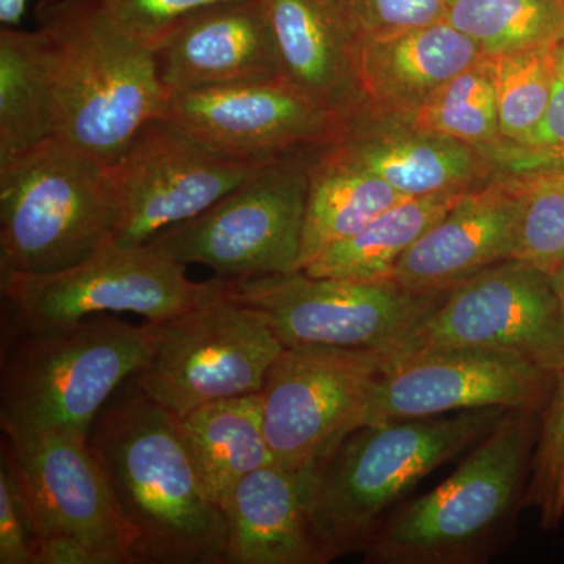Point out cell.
Wrapping results in <instances>:
<instances>
[{
	"label": "cell",
	"instance_id": "obj_11",
	"mask_svg": "<svg viewBox=\"0 0 564 564\" xmlns=\"http://www.w3.org/2000/svg\"><path fill=\"white\" fill-rule=\"evenodd\" d=\"M0 451L31 518L33 564H129L113 496L88 436L2 433Z\"/></svg>",
	"mask_w": 564,
	"mask_h": 564
},
{
	"label": "cell",
	"instance_id": "obj_18",
	"mask_svg": "<svg viewBox=\"0 0 564 564\" xmlns=\"http://www.w3.org/2000/svg\"><path fill=\"white\" fill-rule=\"evenodd\" d=\"M166 93L282 77L261 0H226L182 21L154 51Z\"/></svg>",
	"mask_w": 564,
	"mask_h": 564
},
{
	"label": "cell",
	"instance_id": "obj_22",
	"mask_svg": "<svg viewBox=\"0 0 564 564\" xmlns=\"http://www.w3.org/2000/svg\"><path fill=\"white\" fill-rule=\"evenodd\" d=\"M226 564H323L304 500L303 470L270 464L223 500Z\"/></svg>",
	"mask_w": 564,
	"mask_h": 564
},
{
	"label": "cell",
	"instance_id": "obj_2",
	"mask_svg": "<svg viewBox=\"0 0 564 564\" xmlns=\"http://www.w3.org/2000/svg\"><path fill=\"white\" fill-rule=\"evenodd\" d=\"M508 411L481 408L370 423L304 469V500L323 564L361 552L393 503L480 444Z\"/></svg>",
	"mask_w": 564,
	"mask_h": 564
},
{
	"label": "cell",
	"instance_id": "obj_27",
	"mask_svg": "<svg viewBox=\"0 0 564 564\" xmlns=\"http://www.w3.org/2000/svg\"><path fill=\"white\" fill-rule=\"evenodd\" d=\"M445 21L486 55L547 46L564 36V0H447Z\"/></svg>",
	"mask_w": 564,
	"mask_h": 564
},
{
	"label": "cell",
	"instance_id": "obj_23",
	"mask_svg": "<svg viewBox=\"0 0 564 564\" xmlns=\"http://www.w3.org/2000/svg\"><path fill=\"white\" fill-rule=\"evenodd\" d=\"M204 488L218 505L245 475L278 464L263 430L262 392L174 414Z\"/></svg>",
	"mask_w": 564,
	"mask_h": 564
},
{
	"label": "cell",
	"instance_id": "obj_25",
	"mask_svg": "<svg viewBox=\"0 0 564 564\" xmlns=\"http://www.w3.org/2000/svg\"><path fill=\"white\" fill-rule=\"evenodd\" d=\"M55 137L50 51L43 33L0 31V162Z\"/></svg>",
	"mask_w": 564,
	"mask_h": 564
},
{
	"label": "cell",
	"instance_id": "obj_33",
	"mask_svg": "<svg viewBox=\"0 0 564 564\" xmlns=\"http://www.w3.org/2000/svg\"><path fill=\"white\" fill-rule=\"evenodd\" d=\"M497 165L507 173L564 169V80L555 79L551 106L529 143L503 152Z\"/></svg>",
	"mask_w": 564,
	"mask_h": 564
},
{
	"label": "cell",
	"instance_id": "obj_4",
	"mask_svg": "<svg viewBox=\"0 0 564 564\" xmlns=\"http://www.w3.org/2000/svg\"><path fill=\"white\" fill-rule=\"evenodd\" d=\"M148 322L99 314L54 328H7L0 348V429L14 436L90 434L111 397L147 361Z\"/></svg>",
	"mask_w": 564,
	"mask_h": 564
},
{
	"label": "cell",
	"instance_id": "obj_10",
	"mask_svg": "<svg viewBox=\"0 0 564 564\" xmlns=\"http://www.w3.org/2000/svg\"><path fill=\"white\" fill-rule=\"evenodd\" d=\"M300 154L306 152L263 163L220 202L148 245L182 265L209 267L220 280L299 272L314 158Z\"/></svg>",
	"mask_w": 564,
	"mask_h": 564
},
{
	"label": "cell",
	"instance_id": "obj_17",
	"mask_svg": "<svg viewBox=\"0 0 564 564\" xmlns=\"http://www.w3.org/2000/svg\"><path fill=\"white\" fill-rule=\"evenodd\" d=\"M282 77L350 124L367 109L359 50L362 32L350 0H261Z\"/></svg>",
	"mask_w": 564,
	"mask_h": 564
},
{
	"label": "cell",
	"instance_id": "obj_13",
	"mask_svg": "<svg viewBox=\"0 0 564 564\" xmlns=\"http://www.w3.org/2000/svg\"><path fill=\"white\" fill-rule=\"evenodd\" d=\"M555 375L497 348H414L399 352L375 384L362 426L481 408L540 413Z\"/></svg>",
	"mask_w": 564,
	"mask_h": 564
},
{
	"label": "cell",
	"instance_id": "obj_34",
	"mask_svg": "<svg viewBox=\"0 0 564 564\" xmlns=\"http://www.w3.org/2000/svg\"><path fill=\"white\" fill-rule=\"evenodd\" d=\"M362 36L388 35L445 21L447 0H350Z\"/></svg>",
	"mask_w": 564,
	"mask_h": 564
},
{
	"label": "cell",
	"instance_id": "obj_20",
	"mask_svg": "<svg viewBox=\"0 0 564 564\" xmlns=\"http://www.w3.org/2000/svg\"><path fill=\"white\" fill-rule=\"evenodd\" d=\"M518 202L499 172L464 193L397 263L389 280L408 291H452L497 263L514 258Z\"/></svg>",
	"mask_w": 564,
	"mask_h": 564
},
{
	"label": "cell",
	"instance_id": "obj_7",
	"mask_svg": "<svg viewBox=\"0 0 564 564\" xmlns=\"http://www.w3.org/2000/svg\"><path fill=\"white\" fill-rule=\"evenodd\" d=\"M220 282L223 295L269 315L284 347L343 350H411L451 292L408 291L392 280L314 278L303 270Z\"/></svg>",
	"mask_w": 564,
	"mask_h": 564
},
{
	"label": "cell",
	"instance_id": "obj_38",
	"mask_svg": "<svg viewBox=\"0 0 564 564\" xmlns=\"http://www.w3.org/2000/svg\"><path fill=\"white\" fill-rule=\"evenodd\" d=\"M551 55L555 79L564 80V36L551 44Z\"/></svg>",
	"mask_w": 564,
	"mask_h": 564
},
{
	"label": "cell",
	"instance_id": "obj_1",
	"mask_svg": "<svg viewBox=\"0 0 564 564\" xmlns=\"http://www.w3.org/2000/svg\"><path fill=\"white\" fill-rule=\"evenodd\" d=\"M88 441L113 496L129 564H226L225 514L204 488L172 411L126 381Z\"/></svg>",
	"mask_w": 564,
	"mask_h": 564
},
{
	"label": "cell",
	"instance_id": "obj_12",
	"mask_svg": "<svg viewBox=\"0 0 564 564\" xmlns=\"http://www.w3.org/2000/svg\"><path fill=\"white\" fill-rule=\"evenodd\" d=\"M399 352L285 347L262 389L276 463L307 469L361 429L375 384Z\"/></svg>",
	"mask_w": 564,
	"mask_h": 564
},
{
	"label": "cell",
	"instance_id": "obj_15",
	"mask_svg": "<svg viewBox=\"0 0 564 564\" xmlns=\"http://www.w3.org/2000/svg\"><path fill=\"white\" fill-rule=\"evenodd\" d=\"M263 163L225 158L169 122H148L118 161L107 166L120 209L115 242H150L159 232L209 209Z\"/></svg>",
	"mask_w": 564,
	"mask_h": 564
},
{
	"label": "cell",
	"instance_id": "obj_19",
	"mask_svg": "<svg viewBox=\"0 0 564 564\" xmlns=\"http://www.w3.org/2000/svg\"><path fill=\"white\" fill-rule=\"evenodd\" d=\"M332 148L408 198L474 191L500 172L492 155L473 144L369 109Z\"/></svg>",
	"mask_w": 564,
	"mask_h": 564
},
{
	"label": "cell",
	"instance_id": "obj_21",
	"mask_svg": "<svg viewBox=\"0 0 564 564\" xmlns=\"http://www.w3.org/2000/svg\"><path fill=\"white\" fill-rule=\"evenodd\" d=\"M484 55L474 40L447 21L413 31L362 36L359 76L367 109L410 117L445 82Z\"/></svg>",
	"mask_w": 564,
	"mask_h": 564
},
{
	"label": "cell",
	"instance_id": "obj_26",
	"mask_svg": "<svg viewBox=\"0 0 564 564\" xmlns=\"http://www.w3.org/2000/svg\"><path fill=\"white\" fill-rule=\"evenodd\" d=\"M464 193L419 196L395 204L358 232L323 250L303 272L336 280H389L404 252L440 221Z\"/></svg>",
	"mask_w": 564,
	"mask_h": 564
},
{
	"label": "cell",
	"instance_id": "obj_24",
	"mask_svg": "<svg viewBox=\"0 0 564 564\" xmlns=\"http://www.w3.org/2000/svg\"><path fill=\"white\" fill-rule=\"evenodd\" d=\"M406 199L410 198L381 177L344 161L332 147L323 148L310 165L300 270L306 269L326 248Z\"/></svg>",
	"mask_w": 564,
	"mask_h": 564
},
{
	"label": "cell",
	"instance_id": "obj_28",
	"mask_svg": "<svg viewBox=\"0 0 564 564\" xmlns=\"http://www.w3.org/2000/svg\"><path fill=\"white\" fill-rule=\"evenodd\" d=\"M402 120L422 131L441 133L473 144L494 158L502 140L497 115L492 55L485 54L469 68L456 74L454 79L445 82L414 113Z\"/></svg>",
	"mask_w": 564,
	"mask_h": 564
},
{
	"label": "cell",
	"instance_id": "obj_14",
	"mask_svg": "<svg viewBox=\"0 0 564 564\" xmlns=\"http://www.w3.org/2000/svg\"><path fill=\"white\" fill-rule=\"evenodd\" d=\"M159 120L225 158L261 163L323 150L347 131L284 77L169 93Z\"/></svg>",
	"mask_w": 564,
	"mask_h": 564
},
{
	"label": "cell",
	"instance_id": "obj_31",
	"mask_svg": "<svg viewBox=\"0 0 564 564\" xmlns=\"http://www.w3.org/2000/svg\"><path fill=\"white\" fill-rule=\"evenodd\" d=\"M541 413L524 505L536 508L541 529L554 530L564 518V370Z\"/></svg>",
	"mask_w": 564,
	"mask_h": 564
},
{
	"label": "cell",
	"instance_id": "obj_30",
	"mask_svg": "<svg viewBox=\"0 0 564 564\" xmlns=\"http://www.w3.org/2000/svg\"><path fill=\"white\" fill-rule=\"evenodd\" d=\"M502 173L518 202L513 259L549 273L564 256V169Z\"/></svg>",
	"mask_w": 564,
	"mask_h": 564
},
{
	"label": "cell",
	"instance_id": "obj_35",
	"mask_svg": "<svg viewBox=\"0 0 564 564\" xmlns=\"http://www.w3.org/2000/svg\"><path fill=\"white\" fill-rule=\"evenodd\" d=\"M0 564H33L28 508L10 470L0 463Z\"/></svg>",
	"mask_w": 564,
	"mask_h": 564
},
{
	"label": "cell",
	"instance_id": "obj_32",
	"mask_svg": "<svg viewBox=\"0 0 564 564\" xmlns=\"http://www.w3.org/2000/svg\"><path fill=\"white\" fill-rule=\"evenodd\" d=\"M126 35L154 52L182 21L226 0H99Z\"/></svg>",
	"mask_w": 564,
	"mask_h": 564
},
{
	"label": "cell",
	"instance_id": "obj_8",
	"mask_svg": "<svg viewBox=\"0 0 564 564\" xmlns=\"http://www.w3.org/2000/svg\"><path fill=\"white\" fill-rule=\"evenodd\" d=\"M2 326L54 328L99 314L133 313L161 322L217 299L220 280L195 282L185 265L151 245L110 242L51 273H0Z\"/></svg>",
	"mask_w": 564,
	"mask_h": 564
},
{
	"label": "cell",
	"instance_id": "obj_9",
	"mask_svg": "<svg viewBox=\"0 0 564 564\" xmlns=\"http://www.w3.org/2000/svg\"><path fill=\"white\" fill-rule=\"evenodd\" d=\"M148 326L150 352L131 383L176 415L262 392L285 348L269 315L223 291L217 299Z\"/></svg>",
	"mask_w": 564,
	"mask_h": 564
},
{
	"label": "cell",
	"instance_id": "obj_3",
	"mask_svg": "<svg viewBox=\"0 0 564 564\" xmlns=\"http://www.w3.org/2000/svg\"><path fill=\"white\" fill-rule=\"evenodd\" d=\"M36 29L50 51L55 139L111 165L166 95L154 52L115 25L99 0H41Z\"/></svg>",
	"mask_w": 564,
	"mask_h": 564
},
{
	"label": "cell",
	"instance_id": "obj_37",
	"mask_svg": "<svg viewBox=\"0 0 564 564\" xmlns=\"http://www.w3.org/2000/svg\"><path fill=\"white\" fill-rule=\"evenodd\" d=\"M549 276H551L556 299H558L560 307H562V313L564 315V256L560 259V262L556 263L554 269L549 272Z\"/></svg>",
	"mask_w": 564,
	"mask_h": 564
},
{
	"label": "cell",
	"instance_id": "obj_6",
	"mask_svg": "<svg viewBox=\"0 0 564 564\" xmlns=\"http://www.w3.org/2000/svg\"><path fill=\"white\" fill-rule=\"evenodd\" d=\"M107 165L61 139L0 162V273L68 269L115 242Z\"/></svg>",
	"mask_w": 564,
	"mask_h": 564
},
{
	"label": "cell",
	"instance_id": "obj_36",
	"mask_svg": "<svg viewBox=\"0 0 564 564\" xmlns=\"http://www.w3.org/2000/svg\"><path fill=\"white\" fill-rule=\"evenodd\" d=\"M29 0H0L2 28H17L24 18Z\"/></svg>",
	"mask_w": 564,
	"mask_h": 564
},
{
	"label": "cell",
	"instance_id": "obj_16",
	"mask_svg": "<svg viewBox=\"0 0 564 564\" xmlns=\"http://www.w3.org/2000/svg\"><path fill=\"white\" fill-rule=\"evenodd\" d=\"M481 347L518 352L552 373L564 370V315L551 276L510 259L448 292L411 350Z\"/></svg>",
	"mask_w": 564,
	"mask_h": 564
},
{
	"label": "cell",
	"instance_id": "obj_29",
	"mask_svg": "<svg viewBox=\"0 0 564 564\" xmlns=\"http://www.w3.org/2000/svg\"><path fill=\"white\" fill-rule=\"evenodd\" d=\"M500 144L494 159L529 143L543 122L552 96L555 74L551 44L532 50L492 55Z\"/></svg>",
	"mask_w": 564,
	"mask_h": 564
},
{
	"label": "cell",
	"instance_id": "obj_5",
	"mask_svg": "<svg viewBox=\"0 0 564 564\" xmlns=\"http://www.w3.org/2000/svg\"><path fill=\"white\" fill-rule=\"evenodd\" d=\"M510 410L443 485L378 527L364 545L367 564L485 562L524 505L540 425Z\"/></svg>",
	"mask_w": 564,
	"mask_h": 564
}]
</instances>
